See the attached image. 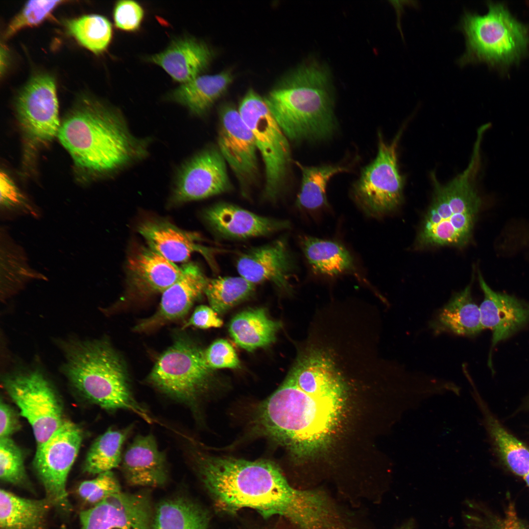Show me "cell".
<instances>
[{
    "label": "cell",
    "instance_id": "1",
    "mask_svg": "<svg viewBox=\"0 0 529 529\" xmlns=\"http://www.w3.org/2000/svg\"><path fill=\"white\" fill-rule=\"evenodd\" d=\"M193 466L205 486L223 510L255 509L265 517L279 515L291 522L302 490L291 486L273 462L249 461L195 451Z\"/></svg>",
    "mask_w": 529,
    "mask_h": 529
},
{
    "label": "cell",
    "instance_id": "2",
    "mask_svg": "<svg viewBox=\"0 0 529 529\" xmlns=\"http://www.w3.org/2000/svg\"><path fill=\"white\" fill-rule=\"evenodd\" d=\"M57 137L79 168L104 173L144 156V141L129 131L117 110L84 99L60 124Z\"/></svg>",
    "mask_w": 529,
    "mask_h": 529
},
{
    "label": "cell",
    "instance_id": "3",
    "mask_svg": "<svg viewBox=\"0 0 529 529\" xmlns=\"http://www.w3.org/2000/svg\"><path fill=\"white\" fill-rule=\"evenodd\" d=\"M343 400L316 398L288 379L259 408L264 433L296 456L320 447L338 421Z\"/></svg>",
    "mask_w": 529,
    "mask_h": 529
},
{
    "label": "cell",
    "instance_id": "4",
    "mask_svg": "<svg viewBox=\"0 0 529 529\" xmlns=\"http://www.w3.org/2000/svg\"><path fill=\"white\" fill-rule=\"evenodd\" d=\"M328 71L310 60L284 78L264 98L288 140H322L335 127Z\"/></svg>",
    "mask_w": 529,
    "mask_h": 529
},
{
    "label": "cell",
    "instance_id": "5",
    "mask_svg": "<svg viewBox=\"0 0 529 529\" xmlns=\"http://www.w3.org/2000/svg\"><path fill=\"white\" fill-rule=\"evenodd\" d=\"M66 356L64 371L72 385L87 399L105 409L127 410L152 422L148 411L132 394L120 358L106 341L71 343Z\"/></svg>",
    "mask_w": 529,
    "mask_h": 529
},
{
    "label": "cell",
    "instance_id": "6",
    "mask_svg": "<svg viewBox=\"0 0 529 529\" xmlns=\"http://www.w3.org/2000/svg\"><path fill=\"white\" fill-rule=\"evenodd\" d=\"M480 145L476 142L465 169L448 183L432 175L433 198L418 235L420 247L461 246L470 240L482 204L475 184Z\"/></svg>",
    "mask_w": 529,
    "mask_h": 529
},
{
    "label": "cell",
    "instance_id": "7",
    "mask_svg": "<svg viewBox=\"0 0 529 529\" xmlns=\"http://www.w3.org/2000/svg\"><path fill=\"white\" fill-rule=\"evenodd\" d=\"M488 11L479 15L465 10L457 27L463 33L466 49L458 59L460 66L485 62L507 64L518 60L529 41L527 28L501 3L489 2Z\"/></svg>",
    "mask_w": 529,
    "mask_h": 529
},
{
    "label": "cell",
    "instance_id": "8",
    "mask_svg": "<svg viewBox=\"0 0 529 529\" xmlns=\"http://www.w3.org/2000/svg\"><path fill=\"white\" fill-rule=\"evenodd\" d=\"M212 374L204 351L180 338L158 358L149 380L165 394L192 407L208 390Z\"/></svg>",
    "mask_w": 529,
    "mask_h": 529
},
{
    "label": "cell",
    "instance_id": "9",
    "mask_svg": "<svg viewBox=\"0 0 529 529\" xmlns=\"http://www.w3.org/2000/svg\"><path fill=\"white\" fill-rule=\"evenodd\" d=\"M239 111L251 131L264 161V196L268 200L275 201L282 191L290 161L288 139L273 117L264 99L253 90L247 92Z\"/></svg>",
    "mask_w": 529,
    "mask_h": 529
},
{
    "label": "cell",
    "instance_id": "10",
    "mask_svg": "<svg viewBox=\"0 0 529 529\" xmlns=\"http://www.w3.org/2000/svg\"><path fill=\"white\" fill-rule=\"evenodd\" d=\"M403 130H399L390 143H385L379 134L377 154L362 169L353 186V197L368 216L387 214L402 201L404 177L399 170L397 150Z\"/></svg>",
    "mask_w": 529,
    "mask_h": 529
},
{
    "label": "cell",
    "instance_id": "11",
    "mask_svg": "<svg viewBox=\"0 0 529 529\" xmlns=\"http://www.w3.org/2000/svg\"><path fill=\"white\" fill-rule=\"evenodd\" d=\"M3 385L30 425L37 448L44 444L65 420L54 389L40 372L30 370L5 376Z\"/></svg>",
    "mask_w": 529,
    "mask_h": 529
},
{
    "label": "cell",
    "instance_id": "12",
    "mask_svg": "<svg viewBox=\"0 0 529 529\" xmlns=\"http://www.w3.org/2000/svg\"><path fill=\"white\" fill-rule=\"evenodd\" d=\"M83 434L75 424L65 420L42 445L37 448L33 464L44 488L46 498L58 512L72 511L66 485L71 469L77 456Z\"/></svg>",
    "mask_w": 529,
    "mask_h": 529
},
{
    "label": "cell",
    "instance_id": "13",
    "mask_svg": "<svg viewBox=\"0 0 529 529\" xmlns=\"http://www.w3.org/2000/svg\"><path fill=\"white\" fill-rule=\"evenodd\" d=\"M16 109L22 129L31 140L46 143L57 136L58 103L55 82L49 75L30 79L17 97Z\"/></svg>",
    "mask_w": 529,
    "mask_h": 529
},
{
    "label": "cell",
    "instance_id": "14",
    "mask_svg": "<svg viewBox=\"0 0 529 529\" xmlns=\"http://www.w3.org/2000/svg\"><path fill=\"white\" fill-rule=\"evenodd\" d=\"M231 189L225 160L218 149L209 148L196 154L181 168L172 200L177 203L200 200Z\"/></svg>",
    "mask_w": 529,
    "mask_h": 529
},
{
    "label": "cell",
    "instance_id": "15",
    "mask_svg": "<svg viewBox=\"0 0 529 529\" xmlns=\"http://www.w3.org/2000/svg\"><path fill=\"white\" fill-rule=\"evenodd\" d=\"M217 144L219 152L242 187L255 182L259 168L254 138L239 110L231 105L220 110Z\"/></svg>",
    "mask_w": 529,
    "mask_h": 529
},
{
    "label": "cell",
    "instance_id": "16",
    "mask_svg": "<svg viewBox=\"0 0 529 529\" xmlns=\"http://www.w3.org/2000/svg\"><path fill=\"white\" fill-rule=\"evenodd\" d=\"M79 529H152L153 515L147 497L122 492L82 511Z\"/></svg>",
    "mask_w": 529,
    "mask_h": 529
},
{
    "label": "cell",
    "instance_id": "17",
    "mask_svg": "<svg viewBox=\"0 0 529 529\" xmlns=\"http://www.w3.org/2000/svg\"><path fill=\"white\" fill-rule=\"evenodd\" d=\"M236 267L241 277L255 285L269 282L282 290H291L295 264L285 238L243 252Z\"/></svg>",
    "mask_w": 529,
    "mask_h": 529
},
{
    "label": "cell",
    "instance_id": "18",
    "mask_svg": "<svg viewBox=\"0 0 529 529\" xmlns=\"http://www.w3.org/2000/svg\"><path fill=\"white\" fill-rule=\"evenodd\" d=\"M204 218L218 235L232 239H246L267 236L288 229L290 223L258 215L239 206L219 203L207 209Z\"/></svg>",
    "mask_w": 529,
    "mask_h": 529
},
{
    "label": "cell",
    "instance_id": "19",
    "mask_svg": "<svg viewBox=\"0 0 529 529\" xmlns=\"http://www.w3.org/2000/svg\"><path fill=\"white\" fill-rule=\"evenodd\" d=\"M181 268L182 274L178 280L162 293L157 312L137 325L136 331L149 330L183 317L204 293L209 279L200 267L189 263Z\"/></svg>",
    "mask_w": 529,
    "mask_h": 529
},
{
    "label": "cell",
    "instance_id": "20",
    "mask_svg": "<svg viewBox=\"0 0 529 529\" xmlns=\"http://www.w3.org/2000/svg\"><path fill=\"white\" fill-rule=\"evenodd\" d=\"M484 297L480 306L483 329L492 332L491 350L529 321V304L513 295L493 290L479 273Z\"/></svg>",
    "mask_w": 529,
    "mask_h": 529
},
{
    "label": "cell",
    "instance_id": "21",
    "mask_svg": "<svg viewBox=\"0 0 529 529\" xmlns=\"http://www.w3.org/2000/svg\"><path fill=\"white\" fill-rule=\"evenodd\" d=\"M121 463L124 478L130 485L157 487L168 481L166 455L152 434L136 436L127 446Z\"/></svg>",
    "mask_w": 529,
    "mask_h": 529
},
{
    "label": "cell",
    "instance_id": "22",
    "mask_svg": "<svg viewBox=\"0 0 529 529\" xmlns=\"http://www.w3.org/2000/svg\"><path fill=\"white\" fill-rule=\"evenodd\" d=\"M213 55V51L205 43L184 37L172 40L163 51L147 59L183 84L200 75L209 65Z\"/></svg>",
    "mask_w": 529,
    "mask_h": 529
},
{
    "label": "cell",
    "instance_id": "23",
    "mask_svg": "<svg viewBox=\"0 0 529 529\" xmlns=\"http://www.w3.org/2000/svg\"><path fill=\"white\" fill-rule=\"evenodd\" d=\"M138 231L149 247L174 263L187 261L194 252L209 257L213 252L199 243L197 233L183 230L164 220L145 221L138 226Z\"/></svg>",
    "mask_w": 529,
    "mask_h": 529
},
{
    "label": "cell",
    "instance_id": "24",
    "mask_svg": "<svg viewBox=\"0 0 529 529\" xmlns=\"http://www.w3.org/2000/svg\"><path fill=\"white\" fill-rule=\"evenodd\" d=\"M127 270L132 287L141 294L163 293L180 277L182 268L148 246L129 256Z\"/></svg>",
    "mask_w": 529,
    "mask_h": 529
},
{
    "label": "cell",
    "instance_id": "25",
    "mask_svg": "<svg viewBox=\"0 0 529 529\" xmlns=\"http://www.w3.org/2000/svg\"><path fill=\"white\" fill-rule=\"evenodd\" d=\"M435 334L448 332L474 337L484 329L480 307L474 301L470 286L455 294L430 322Z\"/></svg>",
    "mask_w": 529,
    "mask_h": 529
},
{
    "label": "cell",
    "instance_id": "26",
    "mask_svg": "<svg viewBox=\"0 0 529 529\" xmlns=\"http://www.w3.org/2000/svg\"><path fill=\"white\" fill-rule=\"evenodd\" d=\"M53 508L47 498H26L5 489L0 491V529H49L48 516Z\"/></svg>",
    "mask_w": 529,
    "mask_h": 529
},
{
    "label": "cell",
    "instance_id": "27",
    "mask_svg": "<svg viewBox=\"0 0 529 529\" xmlns=\"http://www.w3.org/2000/svg\"><path fill=\"white\" fill-rule=\"evenodd\" d=\"M233 76L230 71L214 75H199L181 84L169 95V98L186 107L196 115L206 113L226 91Z\"/></svg>",
    "mask_w": 529,
    "mask_h": 529
},
{
    "label": "cell",
    "instance_id": "28",
    "mask_svg": "<svg viewBox=\"0 0 529 529\" xmlns=\"http://www.w3.org/2000/svg\"><path fill=\"white\" fill-rule=\"evenodd\" d=\"M281 325L270 318L264 309L259 308L237 314L230 322L229 332L239 346L252 351L274 342Z\"/></svg>",
    "mask_w": 529,
    "mask_h": 529
},
{
    "label": "cell",
    "instance_id": "29",
    "mask_svg": "<svg viewBox=\"0 0 529 529\" xmlns=\"http://www.w3.org/2000/svg\"><path fill=\"white\" fill-rule=\"evenodd\" d=\"M301 244L308 263L318 274L330 277L357 274L352 256L340 243L307 236L302 238Z\"/></svg>",
    "mask_w": 529,
    "mask_h": 529
},
{
    "label": "cell",
    "instance_id": "30",
    "mask_svg": "<svg viewBox=\"0 0 529 529\" xmlns=\"http://www.w3.org/2000/svg\"><path fill=\"white\" fill-rule=\"evenodd\" d=\"M302 174L301 185L296 199V205L310 212L320 210L328 206L326 188L335 175L348 171V168L341 165H325L306 166L296 162Z\"/></svg>",
    "mask_w": 529,
    "mask_h": 529
},
{
    "label": "cell",
    "instance_id": "31",
    "mask_svg": "<svg viewBox=\"0 0 529 529\" xmlns=\"http://www.w3.org/2000/svg\"><path fill=\"white\" fill-rule=\"evenodd\" d=\"M207 516L195 503L184 497L162 502L153 515L152 529H208Z\"/></svg>",
    "mask_w": 529,
    "mask_h": 529
},
{
    "label": "cell",
    "instance_id": "32",
    "mask_svg": "<svg viewBox=\"0 0 529 529\" xmlns=\"http://www.w3.org/2000/svg\"><path fill=\"white\" fill-rule=\"evenodd\" d=\"M132 428L130 426L120 430L109 429L98 436L87 453L83 470L97 475L117 467L122 460L123 445Z\"/></svg>",
    "mask_w": 529,
    "mask_h": 529
},
{
    "label": "cell",
    "instance_id": "33",
    "mask_svg": "<svg viewBox=\"0 0 529 529\" xmlns=\"http://www.w3.org/2000/svg\"><path fill=\"white\" fill-rule=\"evenodd\" d=\"M255 285L241 277H218L209 279L204 293L211 308L222 313L250 297Z\"/></svg>",
    "mask_w": 529,
    "mask_h": 529
},
{
    "label": "cell",
    "instance_id": "34",
    "mask_svg": "<svg viewBox=\"0 0 529 529\" xmlns=\"http://www.w3.org/2000/svg\"><path fill=\"white\" fill-rule=\"evenodd\" d=\"M487 415V427L501 458L513 473L523 478L529 472V448L495 418Z\"/></svg>",
    "mask_w": 529,
    "mask_h": 529
},
{
    "label": "cell",
    "instance_id": "35",
    "mask_svg": "<svg viewBox=\"0 0 529 529\" xmlns=\"http://www.w3.org/2000/svg\"><path fill=\"white\" fill-rule=\"evenodd\" d=\"M70 34L83 47L95 53L104 51L112 36V26L105 17L85 15L67 23Z\"/></svg>",
    "mask_w": 529,
    "mask_h": 529
},
{
    "label": "cell",
    "instance_id": "36",
    "mask_svg": "<svg viewBox=\"0 0 529 529\" xmlns=\"http://www.w3.org/2000/svg\"><path fill=\"white\" fill-rule=\"evenodd\" d=\"M0 478L4 482L32 490L22 452L10 437L0 438Z\"/></svg>",
    "mask_w": 529,
    "mask_h": 529
},
{
    "label": "cell",
    "instance_id": "37",
    "mask_svg": "<svg viewBox=\"0 0 529 529\" xmlns=\"http://www.w3.org/2000/svg\"><path fill=\"white\" fill-rule=\"evenodd\" d=\"M77 492L83 501L94 506L121 491L119 481L110 471L98 474L93 479L82 481Z\"/></svg>",
    "mask_w": 529,
    "mask_h": 529
},
{
    "label": "cell",
    "instance_id": "38",
    "mask_svg": "<svg viewBox=\"0 0 529 529\" xmlns=\"http://www.w3.org/2000/svg\"><path fill=\"white\" fill-rule=\"evenodd\" d=\"M484 513L478 515L466 513L463 515L465 524L472 529H529L518 517L512 504H509L502 517Z\"/></svg>",
    "mask_w": 529,
    "mask_h": 529
},
{
    "label": "cell",
    "instance_id": "39",
    "mask_svg": "<svg viewBox=\"0 0 529 529\" xmlns=\"http://www.w3.org/2000/svg\"><path fill=\"white\" fill-rule=\"evenodd\" d=\"M60 0H30L13 20L6 30L8 37L21 29L39 24L46 19L60 2Z\"/></svg>",
    "mask_w": 529,
    "mask_h": 529
},
{
    "label": "cell",
    "instance_id": "40",
    "mask_svg": "<svg viewBox=\"0 0 529 529\" xmlns=\"http://www.w3.org/2000/svg\"><path fill=\"white\" fill-rule=\"evenodd\" d=\"M207 365L215 368H236L240 361L233 346L226 340L220 339L214 341L204 352Z\"/></svg>",
    "mask_w": 529,
    "mask_h": 529
},
{
    "label": "cell",
    "instance_id": "41",
    "mask_svg": "<svg viewBox=\"0 0 529 529\" xmlns=\"http://www.w3.org/2000/svg\"><path fill=\"white\" fill-rule=\"evenodd\" d=\"M113 16L117 28L123 31H133L140 26L144 11L136 1L120 0L115 5Z\"/></svg>",
    "mask_w": 529,
    "mask_h": 529
},
{
    "label": "cell",
    "instance_id": "42",
    "mask_svg": "<svg viewBox=\"0 0 529 529\" xmlns=\"http://www.w3.org/2000/svg\"><path fill=\"white\" fill-rule=\"evenodd\" d=\"M222 321L211 308L205 305L196 307L184 327L193 326L201 329L211 327H219L222 325Z\"/></svg>",
    "mask_w": 529,
    "mask_h": 529
},
{
    "label": "cell",
    "instance_id": "43",
    "mask_svg": "<svg viewBox=\"0 0 529 529\" xmlns=\"http://www.w3.org/2000/svg\"><path fill=\"white\" fill-rule=\"evenodd\" d=\"M20 423L15 410L2 400L0 404V438H8L18 431Z\"/></svg>",
    "mask_w": 529,
    "mask_h": 529
},
{
    "label": "cell",
    "instance_id": "44",
    "mask_svg": "<svg viewBox=\"0 0 529 529\" xmlns=\"http://www.w3.org/2000/svg\"><path fill=\"white\" fill-rule=\"evenodd\" d=\"M21 196L9 177L0 173V201L4 206L14 205L20 202Z\"/></svg>",
    "mask_w": 529,
    "mask_h": 529
},
{
    "label": "cell",
    "instance_id": "45",
    "mask_svg": "<svg viewBox=\"0 0 529 529\" xmlns=\"http://www.w3.org/2000/svg\"><path fill=\"white\" fill-rule=\"evenodd\" d=\"M399 529H414V523L410 520L404 524Z\"/></svg>",
    "mask_w": 529,
    "mask_h": 529
},
{
    "label": "cell",
    "instance_id": "46",
    "mask_svg": "<svg viewBox=\"0 0 529 529\" xmlns=\"http://www.w3.org/2000/svg\"><path fill=\"white\" fill-rule=\"evenodd\" d=\"M527 485L529 487V472L523 477Z\"/></svg>",
    "mask_w": 529,
    "mask_h": 529
}]
</instances>
